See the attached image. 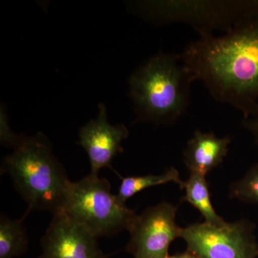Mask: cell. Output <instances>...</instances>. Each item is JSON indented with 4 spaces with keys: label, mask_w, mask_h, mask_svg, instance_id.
<instances>
[{
    "label": "cell",
    "mask_w": 258,
    "mask_h": 258,
    "mask_svg": "<svg viewBox=\"0 0 258 258\" xmlns=\"http://www.w3.org/2000/svg\"><path fill=\"white\" fill-rule=\"evenodd\" d=\"M180 57L195 81L217 101L247 116L258 103V17L246 19L222 36H200Z\"/></svg>",
    "instance_id": "6da1fadb"
},
{
    "label": "cell",
    "mask_w": 258,
    "mask_h": 258,
    "mask_svg": "<svg viewBox=\"0 0 258 258\" xmlns=\"http://www.w3.org/2000/svg\"><path fill=\"white\" fill-rule=\"evenodd\" d=\"M1 170L9 174L15 189L28 203L24 217L34 210L52 215L62 211L72 181L44 134L23 136L14 152L3 159Z\"/></svg>",
    "instance_id": "7a4b0ae2"
},
{
    "label": "cell",
    "mask_w": 258,
    "mask_h": 258,
    "mask_svg": "<svg viewBox=\"0 0 258 258\" xmlns=\"http://www.w3.org/2000/svg\"><path fill=\"white\" fill-rule=\"evenodd\" d=\"M193 81L179 55L154 56L129 81L138 120L157 125L176 123L189 106Z\"/></svg>",
    "instance_id": "3957f363"
},
{
    "label": "cell",
    "mask_w": 258,
    "mask_h": 258,
    "mask_svg": "<svg viewBox=\"0 0 258 258\" xmlns=\"http://www.w3.org/2000/svg\"><path fill=\"white\" fill-rule=\"evenodd\" d=\"M62 211L97 238L128 231L137 217L112 194L108 179L91 174L71 183Z\"/></svg>",
    "instance_id": "277c9868"
},
{
    "label": "cell",
    "mask_w": 258,
    "mask_h": 258,
    "mask_svg": "<svg viewBox=\"0 0 258 258\" xmlns=\"http://www.w3.org/2000/svg\"><path fill=\"white\" fill-rule=\"evenodd\" d=\"M142 5L150 18L162 23L187 24L200 36L216 30L230 31L254 17L252 1H159Z\"/></svg>",
    "instance_id": "5b68a950"
},
{
    "label": "cell",
    "mask_w": 258,
    "mask_h": 258,
    "mask_svg": "<svg viewBox=\"0 0 258 258\" xmlns=\"http://www.w3.org/2000/svg\"><path fill=\"white\" fill-rule=\"evenodd\" d=\"M253 230L244 220L217 225L205 222L181 229L180 237L199 258H257Z\"/></svg>",
    "instance_id": "8992f818"
},
{
    "label": "cell",
    "mask_w": 258,
    "mask_h": 258,
    "mask_svg": "<svg viewBox=\"0 0 258 258\" xmlns=\"http://www.w3.org/2000/svg\"><path fill=\"white\" fill-rule=\"evenodd\" d=\"M176 205L161 203L137 215L129 229L127 251L134 258H166L171 242L180 237Z\"/></svg>",
    "instance_id": "52a82bcc"
},
{
    "label": "cell",
    "mask_w": 258,
    "mask_h": 258,
    "mask_svg": "<svg viewBox=\"0 0 258 258\" xmlns=\"http://www.w3.org/2000/svg\"><path fill=\"white\" fill-rule=\"evenodd\" d=\"M52 215L38 258H108L98 247V238L86 227L64 212Z\"/></svg>",
    "instance_id": "ba28073f"
},
{
    "label": "cell",
    "mask_w": 258,
    "mask_h": 258,
    "mask_svg": "<svg viewBox=\"0 0 258 258\" xmlns=\"http://www.w3.org/2000/svg\"><path fill=\"white\" fill-rule=\"evenodd\" d=\"M99 113L80 129L79 144L86 150L91 164V173L98 175L103 168H112L111 161L118 154L123 152L121 143L128 137L125 125H111L107 118L106 108L99 104Z\"/></svg>",
    "instance_id": "9c48e42d"
},
{
    "label": "cell",
    "mask_w": 258,
    "mask_h": 258,
    "mask_svg": "<svg viewBox=\"0 0 258 258\" xmlns=\"http://www.w3.org/2000/svg\"><path fill=\"white\" fill-rule=\"evenodd\" d=\"M230 142L229 137L219 138L214 134L196 131L184 150L185 165L191 174L206 176L222 164Z\"/></svg>",
    "instance_id": "30bf717a"
},
{
    "label": "cell",
    "mask_w": 258,
    "mask_h": 258,
    "mask_svg": "<svg viewBox=\"0 0 258 258\" xmlns=\"http://www.w3.org/2000/svg\"><path fill=\"white\" fill-rule=\"evenodd\" d=\"M182 189L185 190L183 200L196 208L203 215L205 222L217 225L225 222L213 208L205 176L190 174L189 179L184 181Z\"/></svg>",
    "instance_id": "8fae6325"
},
{
    "label": "cell",
    "mask_w": 258,
    "mask_h": 258,
    "mask_svg": "<svg viewBox=\"0 0 258 258\" xmlns=\"http://www.w3.org/2000/svg\"><path fill=\"white\" fill-rule=\"evenodd\" d=\"M23 218L12 220L0 217V258H14L28 251L29 238Z\"/></svg>",
    "instance_id": "7c38bea8"
},
{
    "label": "cell",
    "mask_w": 258,
    "mask_h": 258,
    "mask_svg": "<svg viewBox=\"0 0 258 258\" xmlns=\"http://www.w3.org/2000/svg\"><path fill=\"white\" fill-rule=\"evenodd\" d=\"M171 182L177 184L181 189L184 187V181L180 179L179 171L174 167H171L165 172L157 175L147 174L127 176L122 178L116 195L120 202L125 204L127 200L144 189Z\"/></svg>",
    "instance_id": "4fadbf2b"
},
{
    "label": "cell",
    "mask_w": 258,
    "mask_h": 258,
    "mask_svg": "<svg viewBox=\"0 0 258 258\" xmlns=\"http://www.w3.org/2000/svg\"><path fill=\"white\" fill-rule=\"evenodd\" d=\"M231 198L258 205V163L230 187Z\"/></svg>",
    "instance_id": "5bb4252c"
},
{
    "label": "cell",
    "mask_w": 258,
    "mask_h": 258,
    "mask_svg": "<svg viewBox=\"0 0 258 258\" xmlns=\"http://www.w3.org/2000/svg\"><path fill=\"white\" fill-rule=\"evenodd\" d=\"M1 143L7 147L15 149L20 143L23 136H18L12 132L8 124L7 117L1 112Z\"/></svg>",
    "instance_id": "9a60e30c"
},
{
    "label": "cell",
    "mask_w": 258,
    "mask_h": 258,
    "mask_svg": "<svg viewBox=\"0 0 258 258\" xmlns=\"http://www.w3.org/2000/svg\"><path fill=\"white\" fill-rule=\"evenodd\" d=\"M243 125L254 136L258 143V103L247 116L244 117Z\"/></svg>",
    "instance_id": "2e32d148"
},
{
    "label": "cell",
    "mask_w": 258,
    "mask_h": 258,
    "mask_svg": "<svg viewBox=\"0 0 258 258\" xmlns=\"http://www.w3.org/2000/svg\"><path fill=\"white\" fill-rule=\"evenodd\" d=\"M166 258H199L198 256L195 255L193 252L189 251V249L185 251L184 252L181 253H178L176 254H173V255H169Z\"/></svg>",
    "instance_id": "e0dca14e"
}]
</instances>
